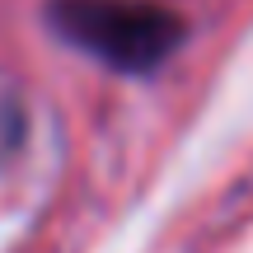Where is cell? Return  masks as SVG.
Segmentation results:
<instances>
[{
  "instance_id": "6da1fadb",
  "label": "cell",
  "mask_w": 253,
  "mask_h": 253,
  "mask_svg": "<svg viewBox=\"0 0 253 253\" xmlns=\"http://www.w3.org/2000/svg\"><path fill=\"white\" fill-rule=\"evenodd\" d=\"M47 24L61 42L122 75L160 71L188 38L183 19L155 0H52Z\"/></svg>"
},
{
  "instance_id": "7a4b0ae2",
  "label": "cell",
  "mask_w": 253,
  "mask_h": 253,
  "mask_svg": "<svg viewBox=\"0 0 253 253\" xmlns=\"http://www.w3.org/2000/svg\"><path fill=\"white\" fill-rule=\"evenodd\" d=\"M24 126H28L24 122V99H19L14 84L0 80V164L24 145Z\"/></svg>"
}]
</instances>
